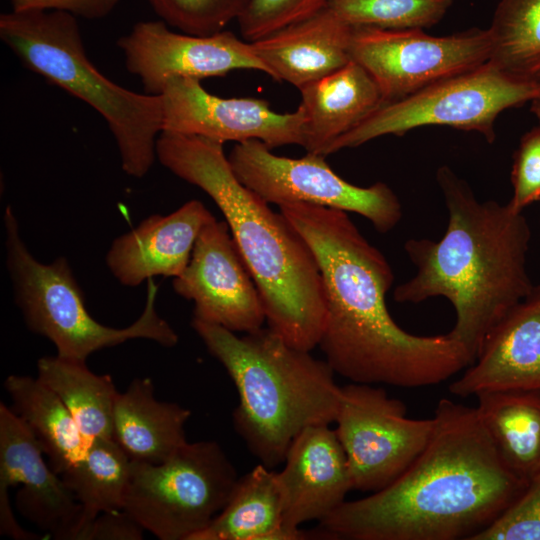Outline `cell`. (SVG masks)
<instances>
[{
  "label": "cell",
  "mask_w": 540,
  "mask_h": 540,
  "mask_svg": "<svg viewBox=\"0 0 540 540\" xmlns=\"http://www.w3.org/2000/svg\"><path fill=\"white\" fill-rule=\"evenodd\" d=\"M539 93L540 85L536 81L512 77L487 61L382 105L336 139L327 155L358 147L380 136L402 135L429 125L476 131L492 143L496 138L494 125L498 115L508 108L531 102Z\"/></svg>",
  "instance_id": "9c48e42d"
},
{
  "label": "cell",
  "mask_w": 540,
  "mask_h": 540,
  "mask_svg": "<svg viewBox=\"0 0 540 540\" xmlns=\"http://www.w3.org/2000/svg\"><path fill=\"white\" fill-rule=\"evenodd\" d=\"M433 418L426 447L395 481L319 522L327 539L472 540L524 492L475 407L443 398Z\"/></svg>",
  "instance_id": "7a4b0ae2"
},
{
  "label": "cell",
  "mask_w": 540,
  "mask_h": 540,
  "mask_svg": "<svg viewBox=\"0 0 540 540\" xmlns=\"http://www.w3.org/2000/svg\"><path fill=\"white\" fill-rule=\"evenodd\" d=\"M224 143L161 132L156 158L182 180L203 190L225 217L258 288L268 327L289 345L311 351L326 318L322 274L299 232L235 176Z\"/></svg>",
  "instance_id": "277c9868"
},
{
  "label": "cell",
  "mask_w": 540,
  "mask_h": 540,
  "mask_svg": "<svg viewBox=\"0 0 540 540\" xmlns=\"http://www.w3.org/2000/svg\"><path fill=\"white\" fill-rule=\"evenodd\" d=\"M476 411L507 468L529 482L540 473V390H486Z\"/></svg>",
  "instance_id": "cb8c5ba5"
},
{
  "label": "cell",
  "mask_w": 540,
  "mask_h": 540,
  "mask_svg": "<svg viewBox=\"0 0 540 540\" xmlns=\"http://www.w3.org/2000/svg\"><path fill=\"white\" fill-rule=\"evenodd\" d=\"M192 328L233 381L235 431L261 464H282L304 429L335 422L342 386L326 360L289 345L269 327L241 337L196 319Z\"/></svg>",
  "instance_id": "5b68a950"
},
{
  "label": "cell",
  "mask_w": 540,
  "mask_h": 540,
  "mask_svg": "<svg viewBox=\"0 0 540 540\" xmlns=\"http://www.w3.org/2000/svg\"><path fill=\"white\" fill-rule=\"evenodd\" d=\"M117 46L124 55L126 69L151 95H159L172 77L201 80L241 69L268 75L251 43L227 30L196 36L175 32L161 20L141 21L118 39Z\"/></svg>",
  "instance_id": "2e32d148"
},
{
  "label": "cell",
  "mask_w": 540,
  "mask_h": 540,
  "mask_svg": "<svg viewBox=\"0 0 540 540\" xmlns=\"http://www.w3.org/2000/svg\"><path fill=\"white\" fill-rule=\"evenodd\" d=\"M489 61L512 77L540 75V0H500L488 28Z\"/></svg>",
  "instance_id": "83f0119b"
},
{
  "label": "cell",
  "mask_w": 540,
  "mask_h": 540,
  "mask_svg": "<svg viewBox=\"0 0 540 540\" xmlns=\"http://www.w3.org/2000/svg\"><path fill=\"white\" fill-rule=\"evenodd\" d=\"M37 438L24 421L0 403V531L18 533L8 491L20 485L16 503L20 513L48 536L76 540L81 507L63 479L43 458Z\"/></svg>",
  "instance_id": "4fadbf2b"
},
{
  "label": "cell",
  "mask_w": 540,
  "mask_h": 540,
  "mask_svg": "<svg viewBox=\"0 0 540 540\" xmlns=\"http://www.w3.org/2000/svg\"><path fill=\"white\" fill-rule=\"evenodd\" d=\"M144 529L124 509L101 513L81 540H140Z\"/></svg>",
  "instance_id": "e575fe53"
},
{
  "label": "cell",
  "mask_w": 540,
  "mask_h": 540,
  "mask_svg": "<svg viewBox=\"0 0 540 540\" xmlns=\"http://www.w3.org/2000/svg\"><path fill=\"white\" fill-rule=\"evenodd\" d=\"M38 378L68 408L84 437L112 438L118 391L110 375L90 371L84 361L45 356L37 362Z\"/></svg>",
  "instance_id": "484cf974"
},
{
  "label": "cell",
  "mask_w": 540,
  "mask_h": 540,
  "mask_svg": "<svg viewBox=\"0 0 540 540\" xmlns=\"http://www.w3.org/2000/svg\"><path fill=\"white\" fill-rule=\"evenodd\" d=\"M271 150L252 139L236 143L227 156L237 179L269 204L306 203L353 212L380 233L400 222L401 203L387 184L356 186L335 173L325 155L307 152L301 158H289Z\"/></svg>",
  "instance_id": "30bf717a"
},
{
  "label": "cell",
  "mask_w": 540,
  "mask_h": 540,
  "mask_svg": "<svg viewBox=\"0 0 540 540\" xmlns=\"http://www.w3.org/2000/svg\"><path fill=\"white\" fill-rule=\"evenodd\" d=\"M488 29L472 28L449 36L422 29L354 27L350 58L377 83L385 104L407 97L435 82L489 61Z\"/></svg>",
  "instance_id": "7c38bea8"
},
{
  "label": "cell",
  "mask_w": 540,
  "mask_h": 540,
  "mask_svg": "<svg viewBox=\"0 0 540 540\" xmlns=\"http://www.w3.org/2000/svg\"><path fill=\"white\" fill-rule=\"evenodd\" d=\"M500 389L540 390V285L495 325L475 361L449 386L459 397Z\"/></svg>",
  "instance_id": "ac0fdd59"
},
{
  "label": "cell",
  "mask_w": 540,
  "mask_h": 540,
  "mask_svg": "<svg viewBox=\"0 0 540 540\" xmlns=\"http://www.w3.org/2000/svg\"><path fill=\"white\" fill-rule=\"evenodd\" d=\"M190 416L183 406L157 400L149 378H137L117 395L112 438L131 461L158 464L187 442Z\"/></svg>",
  "instance_id": "7402d4cb"
},
{
  "label": "cell",
  "mask_w": 540,
  "mask_h": 540,
  "mask_svg": "<svg viewBox=\"0 0 540 540\" xmlns=\"http://www.w3.org/2000/svg\"><path fill=\"white\" fill-rule=\"evenodd\" d=\"M283 463L276 478L283 523L290 530L308 521H322L353 490L344 449L330 425L304 429L292 441Z\"/></svg>",
  "instance_id": "e0dca14e"
},
{
  "label": "cell",
  "mask_w": 540,
  "mask_h": 540,
  "mask_svg": "<svg viewBox=\"0 0 540 540\" xmlns=\"http://www.w3.org/2000/svg\"><path fill=\"white\" fill-rule=\"evenodd\" d=\"M448 211L439 241L410 239L404 249L416 274L393 293L399 303L444 297L456 319L448 333L475 361L495 325L533 289L526 261L531 232L509 203L480 202L448 166L436 174Z\"/></svg>",
  "instance_id": "3957f363"
},
{
  "label": "cell",
  "mask_w": 540,
  "mask_h": 540,
  "mask_svg": "<svg viewBox=\"0 0 540 540\" xmlns=\"http://www.w3.org/2000/svg\"><path fill=\"white\" fill-rule=\"evenodd\" d=\"M155 14L182 33L209 36L238 20L248 0H147Z\"/></svg>",
  "instance_id": "f546056e"
},
{
  "label": "cell",
  "mask_w": 540,
  "mask_h": 540,
  "mask_svg": "<svg viewBox=\"0 0 540 540\" xmlns=\"http://www.w3.org/2000/svg\"><path fill=\"white\" fill-rule=\"evenodd\" d=\"M120 0H11V10H57L87 20L105 18Z\"/></svg>",
  "instance_id": "836d02e7"
},
{
  "label": "cell",
  "mask_w": 540,
  "mask_h": 540,
  "mask_svg": "<svg viewBox=\"0 0 540 540\" xmlns=\"http://www.w3.org/2000/svg\"><path fill=\"white\" fill-rule=\"evenodd\" d=\"M162 132L200 136L225 143L260 140L273 149L304 145L303 109L277 113L257 98H223L210 94L200 80L169 78L160 92Z\"/></svg>",
  "instance_id": "5bb4252c"
},
{
  "label": "cell",
  "mask_w": 540,
  "mask_h": 540,
  "mask_svg": "<svg viewBox=\"0 0 540 540\" xmlns=\"http://www.w3.org/2000/svg\"><path fill=\"white\" fill-rule=\"evenodd\" d=\"M239 478L219 443L187 441L161 463L132 461L123 509L160 540H193L228 503Z\"/></svg>",
  "instance_id": "ba28073f"
},
{
  "label": "cell",
  "mask_w": 540,
  "mask_h": 540,
  "mask_svg": "<svg viewBox=\"0 0 540 540\" xmlns=\"http://www.w3.org/2000/svg\"><path fill=\"white\" fill-rule=\"evenodd\" d=\"M406 413L405 404L389 397L382 387L353 382L341 387L334 423L353 490H382L424 450L434 430V418L411 419Z\"/></svg>",
  "instance_id": "8fae6325"
},
{
  "label": "cell",
  "mask_w": 540,
  "mask_h": 540,
  "mask_svg": "<svg viewBox=\"0 0 540 540\" xmlns=\"http://www.w3.org/2000/svg\"><path fill=\"white\" fill-rule=\"evenodd\" d=\"M279 209L319 265L326 318L318 345L335 374L353 383L415 388L444 382L472 364L448 333L414 335L393 320L386 306L393 270L347 212L306 203Z\"/></svg>",
  "instance_id": "6da1fadb"
},
{
  "label": "cell",
  "mask_w": 540,
  "mask_h": 540,
  "mask_svg": "<svg viewBox=\"0 0 540 540\" xmlns=\"http://www.w3.org/2000/svg\"><path fill=\"white\" fill-rule=\"evenodd\" d=\"M298 90L305 116L303 148L325 156L336 139L385 104L375 80L352 60Z\"/></svg>",
  "instance_id": "44dd1931"
},
{
  "label": "cell",
  "mask_w": 540,
  "mask_h": 540,
  "mask_svg": "<svg viewBox=\"0 0 540 540\" xmlns=\"http://www.w3.org/2000/svg\"><path fill=\"white\" fill-rule=\"evenodd\" d=\"M353 29L327 7L250 43L268 76L300 89L351 61Z\"/></svg>",
  "instance_id": "ffe728a7"
},
{
  "label": "cell",
  "mask_w": 540,
  "mask_h": 540,
  "mask_svg": "<svg viewBox=\"0 0 540 540\" xmlns=\"http://www.w3.org/2000/svg\"><path fill=\"white\" fill-rule=\"evenodd\" d=\"M0 38L25 67L104 118L127 175L142 178L150 171L162 132L161 97L131 91L103 75L87 56L76 16L11 10L0 15Z\"/></svg>",
  "instance_id": "8992f818"
},
{
  "label": "cell",
  "mask_w": 540,
  "mask_h": 540,
  "mask_svg": "<svg viewBox=\"0 0 540 540\" xmlns=\"http://www.w3.org/2000/svg\"><path fill=\"white\" fill-rule=\"evenodd\" d=\"M131 465L113 438H95L82 457L60 475L81 507L76 540H81L101 513L123 509Z\"/></svg>",
  "instance_id": "4316f807"
},
{
  "label": "cell",
  "mask_w": 540,
  "mask_h": 540,
  "mask_svg": "<svg viewBox=\"0 0 540 540\" xmlns=\"http://www.w3.org/2000/svg\"><path fill=\"white\" fill-rule=\"evenodd\" d=\"M327 539L320 529L290 530L284 526L276 471L258 464L240 477L225 507L193 540Z\"/></svg>",
  "instance_id": "603a6c76"
},
{
  "label": "cell",
  "mask_w": 540,
  "mask_h": 540,
  "mask_svg": "<svg viewBox=\"0 0 540 540\" xmlns=\"http://www.w3.org/2000/svg\"><path fill=\"white\" fill-rule=\"evenodd\" d=\"M174 291L194 303L193 319L232 332H251L266 321L258 288L226 221L214 216L201 229Z\"/></svg>",
  "instance_id": "9a60e30c"
},
{
  "label": "cell",
  "mask_w": 540,
  "mask_h": 540,
  "mask_svg": "<svg viewBox=\"0 0 540 540\" xmlns=\"http://www.w3.org/2000/svg\"><path fill=\"white\" fill-rule=\"evenodd\" d=\"M513 196L508 202L516 211L540 199V126L525 133L514 155L511 172Z\"/></svg>",
  "instance_id": "d6a6232c"
},
{
  "label": "cell",
  "mask_w": 540,
  "mask_h": 540,
  "mask_svg": "<svg viewBox=\"0 0 540 540\" xmlns=\"http://www.w3.org/2000/svg\"><path fill=\"white\" fill-rule=\"evenodd\" d=\"M3 222L6 266L16 303L28 328L49 339L59 357L86 362L92 353L131 339H148L164 347L178 343L177 333L156 311L157 285L152 279L140 317L125 328L105 326L89 314L67 260L38 261L23 242L11 207L5 209Z\"/></svg>",
  "instance_id": "52a82bcc"
},
{
  "label": "cell",
  "mask_w": 540,
  "mask_h": 540,
  "mask_svg": "<svg viewBox=\"0 0 540 540\" xmlns=\"http://www.w3.org/2000/svg\"><path fill=\"white\" fill-rule=\"evenodd\" d=\"M330 0H248L239 17L242 37L253 42L307 19L328 7Z\"/></svg>",
  "instance_id": "4dcf8cb0"
},
{
  "label": "cell",
  "mask_w": 540,
  "mask_h": 540,
  "mask_svg": "<svg viewBox=\"0 0 540 540\" xmlns=\"http://www.w3.org/2000/svg\"><path fill=\"white\" fill-rule=\"evenodd\" d=\"M4 388L12 400L11 409L31 429L51 468L63 474L82 457L90 443L68 408L38 377L9 375Z\"/></svg>",
  "instance_id": "d4e9b609"
},
{
  "label": "cell",
  "mask_w": 540,
  "mask_h": 540,
  "mask_svg": "<svg viewBox=\"0 0 540 540\" xmlns=\"http://www.w3.org/2000/svg\"><path fill=\"white\" fill-rule=\"evenodd\" d=\"M452 0H330L328 7L353 27L423 29L438 23Z\"/></svg>",
  "instance_id": "f1b7e54d"
},
{
  "label": "cell",
  "mask_w": 540,
  "mask_h": 540,
  "mask_svg": "<svg viewBox=\"0 0 540 540\" xmlns=\"http://www.w3.org/2000/svg\"><path fill=\"white\" fill-rule=\"evenodd\" d=\"M212 217L199 200H190L165 216L151 215L113 241L106 264L128 287L159 275L175 278L187 267L195 241Z\"/></svg>",
  "instance_id": "d6986e66"
},
{
  "label": "cell",
  "mask_w": 540,
  "mask_h": 540,
  "mask_svg": "<svg viewBox=\"0 0 540 540\" xmlns=\"http://www.w3.org/2000/svg\"><path fill=\"white\" fill-rule=\"evenodd\" d=\"M536 82L540 85V75L536 79ZM531 112L537 117V119L540 121V93L539 95L533 99L531 102Z\"/></svg>",
  "instance_id": "d590c367"
},
{
  "label": "cell",
  "mask_w": 540,
  "mask_h": 540,
  "mask_svg": "<svg viewBox=\"0 0 540 540\" xmlns=\"http://www.w3.org/2000/svg\"><path fill=\"white\" fill-rule=\"evenodd\" d=\"M472 540H540V473L492 524Z\"/></svg>",
  "instance_id": "1f68e13d"
}]
</instances>
